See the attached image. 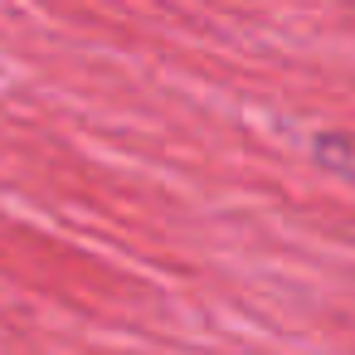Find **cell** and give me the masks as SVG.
Segmentation results:
<instances>
[]
</instances>
